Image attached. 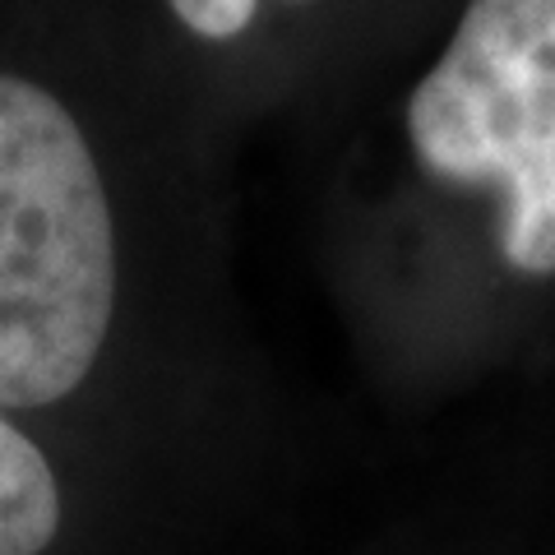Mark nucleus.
Wrapping results in <instances>:
<instances>
[{
	"instance_id": "obj_1",
	"label": "nucleus",
	"mask_w": 555,
	"mask_h": 555,
	"mask_svg": "<svg viewBox=\"0 0 555 555\" xmlns=\"http://www.w3.org/2000/svg\"><path fill=\"white\" fill-rule=\"evenodd\" d=\"M116 306V232L98 158L56 93L0 75V408L89 379Z\"/></svg>"
},
{
	"instance_id": "obj_2",
	"label": "nucleus",
	"mask_w": 555,
	"mask_h": 555,
	"mask_svg": "<svg viewBox=\"0 0 555 555\" xmlns=\"http://www.w3.org/2000/svg\"><path fill=\"white\" fill-rule=\"evenodd\" d=\"M426 171L500 185L505 259L555 273V0H473L440 65L408 102Z\"/></svg>"
},
{
	"instance_id": "obj_3",
	"label": "nucleus",
	"mask_w": 555,
	"mask_h": 555,
	"mask_svg": "<svg viewBox=\"0 0 555 555\" xmlns=\"http://www.w3.org/2000/svg\"><path fill=\"white\" fill-rule=\"evenodd\" d=\"M61 532V486L42 449L0 416V555H42Z\"/></svg>"
},
{
	"instance_id": "obj_4",
	"label": "nucleus",
	"mask_w": 555,
	"mask_h": 555,
	"mask_svg": "<svg viewBox=\"0 0 555 555\" xmlns=\"http://www.w3.org/2000/svg\"><path fill=\"white\" fill-rule=\"evenodd\" d=\"M171 10L190 33H199L208 42H228L236 33H246L259 0H171Z\"/></svg>"
}]
</instances>
